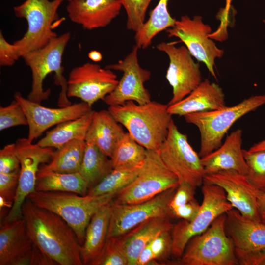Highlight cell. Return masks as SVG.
I'll return each instance as SVG.
<instances>
[{"mask_svg": "<svg viewBox=\"0 0 265 265\" xmlns=\"http://www.w3.org/2000/svg\"><path fill=\"white\" fill-rule=\"evenodd\" d=\"M28 125L24 109L15 99L6 106H0V130L19 126Z\"/></svg>", "mask_w": 265, "mask_h": 265, "instance_id": "cell-37", "label": "cell"}, {"mask_svg": "<svg viewBox=\"0 0 265 265\" xmlns=\"http://www.w3.org/2000/svg\"><path fill=\"white\" fill-rule=\"evenodd\" d=\"M258 210L261 221L265 223V191L259 197Z\"/></svg>", "mask_w": 265, "mask_h": 265, "instance_id": "cell-46", "label": "cell"}, {"mask_svg": "<svg viewBox=\"0 0 265 265\" xmlns=\"http://www.w3.org/2000/svg\"><path fill=\"white\" fill-rule=\"evenodd\" d=\"M85 147V140L71 141L55 150L50 161L41 165L39 169L64 173L79 172Z\"/></svg>", "mask_w": 265, "mask_h": 265, "instance_id": "cell-29", "label": "cell"}, {"mask_svg": "<svg viewBox=\"0 0 265 265\" xmlns=\"http://www.w3.org/2000/svg\"><path fill=\"white\" fill-rule=\"evenodd\" d=\"M35 245L23 217L0 222V265H31Z\"/></svg>", "mask_w": 265, "mask_h": 265, "instance_id": "cell-19", "label": "cell"}, {"mask_svg": "<svg viewBox=\"0 0 265 265\" xmlns=\"http://www.w3.org/2000/svg\"><path fill=\"white\" fill-rule=\"evenodd\" d=\"M221 187L233 208L247 218L261 221L258 200L261 193L251 185L246 175L233 170L206 174L204 181Z\"/></svg>", "mask_w": 265, "mask_h": 265, "instance_id": "cell-18", "label": "cell"}, {"mask_svg": "<svg viewBox=\"0 0 265 265\" xmlns=\"http://www.w3.org/2000/svg\"><path fill=\"white\" fill-rule=\"evenodd\" d=\"M121 124L107 110L94 111L85 141L92 142L111 158L117 144L124 135Z\"/></svg>", "mask_w": 265, "mask_h": 265, "instance_id": "cell-26", "label": "cell"}, {"mask_svg": "<svg viewBox=\"0 0 265 265\" xmlns=\"http://www.w3.org/2000/svg\"><path fill=\"white\" fill-rule=\"evenodd\" d=\"M158 152L166 166L177 177L179 183L186 182L197 187L202 185L205 173L201 158L190 145L187 136L179 131L173 119Z\"/></svg>", "mask_w": 265, "mask_h": 265, "instance_id": "cell-10", "label": "cell"}, {"mask_svg": "<svg viewBox=\"0 0 265 265\" xmlns=\"http://www.w3.org/2000/svg\"><path fill=\"white\" fill-rule=\"evenodd\" d=\"M196 188L186 182L179 183L169 204L171 211L195 199Z\"/></svg>", "mask_w": 265, "mask_h": 265, "instance_id": "cell-41", "label": "cell"}, {"mask_svg": "<svg viewBox=\"0 0 265 265\" xmlns=\"http://www.w3.org/2000/svg\"><path fill=\"white\" fill-rule=\"evenodd\" d=\"M122 6L118 0H74L68 2L66 10L72 22L93 30L108 25Z\"/></svg>", "mask_w": 265, "mask_h": 265, "instance_id": "cell-20", "label": "cell"}, {"mask_svg": "<svg viewBox=\"0 0 265 265\" xmlns=\"http://www.w3.org/2000/svg\"><path fill=\"white\" fill-rule=\"evenodd\" d=\"M263 22L264 23H265V20H263Z\"/></svg>", "mask_w": 265, "mask_h": 265, "instance_id": "cell-50", "label": "cell"}, {"mask_svg": "<svg viewBox=\"0 0 265 265\" xmlns=\"http://www.w3.org/2000/svg\"><path fill=\"white\" fill-rule=\"evenodd\" d=\"M226 215V232L235 249L249 251L265 247V223L245 217L234 208Z\"/></svg>", "mask_w": 265, "mask_h": 265, "instance_id": "cell-23", "label": "cell"}, {"mask_svg": "<svg viewBox=\"0 0 265 265\" xmlns=\"http://www.w3.org/2000/svg\"><path fill=\"white\" fill-rule=\"evenodd\" d=\"M232 1V0H226L225 7L218 13V19L220 21V23L217 30L220 32H227V28L229 23L228 15Z\"/></svg>", "mask_w": 265, "mask_h": 265, "instance_id": "cell-44", "label": "cell"}, {"mask_svg": "<svg viewBox=\"0 0 265 265\" xmlns=\"http://www.w3.org/2000/svg\"><path fill=\"white\" fill-rule=\"evenodd\" d=\"M225 95L219 85L208 79L182 100L168 105L171 115L180 116L198 112L211 111L226 106Z\"/></svg>", "mask_w": 265, "mask_h": 265, "instance_id": "cell-24", "label": "cell"}, {"mask_svg": "<svg viewBox=\"0 0 265 265\" xmlns=\"http://www.w3.org/2000/svg\"><path fill=\"white\" fill-rule=\"evenodd\" d=\"M157 48L169 58L166 78L172 88V97L168 104L171 105L185 98L202 82L200 65L185 46L177 47L172 42H162Z\"/></svg>", "mask_w": 265, "mask_h": 265, "instance_id": "cell-16", "label": "cell"}, {"mask_svg": "<svg viewBox=\"0 0 265 265\" xmlns=\"http://www.w3.org/2000/svg\"><path fill=\"white\" fill-rule=\"evenodd\" d=\"M89 58L94 62H99L101 60L102 55L101 53L96 51H92L88 53Z\"/></svg>", "mask_w": 265, "mask_h": 265, "instance_id": "cell-47", "label": "cell"}, {"mask_svg": "<svg viewBox=\"0 0 265 265\" xmlns=\"http://www.w3.org/2000/svg\"><path fill=\"white\" fill-rule=\"evenodd\" d=\"M110 202L94 214L86 228L84 241L80 249L83 265H91L106 244L111 214Z\"/></svg>", "mask_w": 265, "mask_h": 265, "instance_id": "cell-25", "label": "cell"}, {"mask_svg": "<svg viewBox=\"0 0 265 265\" xmlns=\"http://www.w3.org/2000/svg\"><path fill=\"white\" fill-rule=\"evenodd\" d=\"M16 153L20 163L18 187L13 206L1 222H9L23 218L22 205L35 190L37 174L41 165L48 163L54 149L34 144L27 138H19L15 142Z\"/></svg>", "mask_w": 265, "mask_h": 265, "instance_id": "cell-12", "label": "cell"}, {"mask_svg": "<svg viewBox=\"0 0 265 265\" xmlns=\"http://www.w3.org/2000/svg\"><path fill=\"white\" fill-rule=\"evenodd\" d=\"M264 105L265 94L255 95L233 106L184 116L187 123L194 125L199 131L200 157L202 158L217 149L230 128L238 120Z\"/></svg>", "mask_w": 265, "mask_h": 265, "instance_id": "cell-6", "label": "cell"}, {"mask_svg": "<svg viewBox=\"0 0 265 265\" xmlns=\"http://www.w3.org/2000/svg\"><path fill=\"white\" fill-rule=\"evenodd\" d=\"M94 111L79 118L56 125L47 132L37 144L41 147L58 149L73 140H85Z\"/></svg>", "mask_w": 265, "mask_h": 265, "instance_id": "cell-27", "label": "cell"}, {"mask_svg": "<svg viewBox=\"0 0 265 265\" xmlns=\"http://www.w3.org/2000/svg\"><path fill=\"white\" fill-rule=\"evenodd\" d=\"M166 31L169 37L180 39L192 56L204 63L211 74L216 79L215 60L222 56L224 51L209 37L211 27L203 22L201 16L197 15L191 19L187 15L183 16Z\"/></svg>", "mask_w": 265, "mask_h": 265, "instance_id": "cell-13", "label": "cell"}, {"mask_svg": "<svg viewBox=\"0 0 265 265\" xmlns=\"http://www.w3.org/2000/svg\"><path fill=\"white\" fill-rule=\"evenodd\" d=\"M168 107V104L156 101L138 104L129 101L109 106L108 110L137 143L147 150L158 151L167 136L172 120Z\"/></svg>", "mask_w": 265, "mask_h": 265, "instance_id": "cell-3", "label": "cell"}, {"mask_svg": "<svg viewBox=\"0 0 265 265\" xmlns=\"http://www.w3.org/2000/svg\"><path fill=\"white\" fill-rule=\"evenodd\" d=\"M143 163L134 166L114 168L99 184L89 189L87 195L97 196L106 194H116L136 178L141 169Z\"/></svg>", "mask_w": 265, "mask_h": 265, "instance_id": "cell-32", "label": "cell"}, {"mask_svg": "<svg viewBox=\"0 0 265 265\" xmlns=\"http://www.w3.org/2000/svg\"><path fill=\"white\" fill-rule=\"evenodd\" d=\"M67 0L69 2V1H72V0Z\"/></svg>", "mask_w": 265, "mask_h": 265, "instance_id": "cell-49", "label": "cell"}, {"mask_svg": "<svg viewBox=\"0 0 265 265\" xmlns=\"http://www.w3.org/2000/svg\"><path fill=\"white\" fill-rule=\"evenodd\" d=\"M115 195H80L69 192L35 190L27 198L35 205L54 212L64 220L73 229L82 246L92 216L109 203Z\"/></svg>", "mask_w": 265, "mask_h": 265, "instance_id": "cell-4", "label": "cell"}, {"mask_svg": "<svg viewBox=\"0 0 265 265\" xmlns=\"http://www.w3.org/2000/svg\"><path fill=\"white\" fill-rule=\"evenodd\" d=\"M200 205L194 199L186 204L178 207L171 211L173 217L191 221L194 219L198 212Z\"/></svg>", "mask_w": 265, "mask_h": 265, "instance_id": "cell-43", "label": "cell"}, {"mask_svg": "<svg viewBox=\"0 0 265 265\" xmlns=\"http://www.w3.org/2000/svg\"><path fill=\"white\" fill-rule=\"evenodd\" d=\"M263 150H265V139L255 144L248 150L250 152H254Z\"/></svg>", "mask_w": 265, "mask_h": 265, "instance_id": "cell-48", "label": "cell"}, {"mask_svg": "<svg viewBox=\"0 0 265 265\" xmlns=\"http://www.w3.org/2000/svg\"><path fill=\"white\" fill-rule=\"evenodd\" d=\"M119 80L112 70L86 62L73 68L67 80L68 98L80 99L92 107L112 92Z\"/></svg>", "mask_w": 265, "mask_h": 265, "instance_id": "cell-15", "label": "cell"}, {"mask_svg": "<svg viewBox=\"0 0 265 265\" xmlns=\"http://www.w3.org/2000/svg\"><path fill=\"white\" fill-rule=\"evenodd\" d=\"M65 0H26L14 7L15 15L25 19L27 29L24 35L9 43L0 32V65L11 66L25 54L47 45L57 36L53 24L59 20L58 10Z\"/></svg>", "mask_w": 265, "mask_h": 265, "instance_id": "cell-2", "label": "cell"}, {"mask_svg": "<svg viewBox=\"0 0 265 265\" xmlns=\"http://www.w3.org/2000/svg\"><path fill=\"white\" fill-rule=\"evenodd\" d=\"M170 218H150L115 238V242L126 257L128 265H136L137 258L144 247L159 234L172 230L174 224Z\"/></svg>", "mask_w": 265, "mask_h": 265, "instance_id": "cell-21", "label": "cell"}, {"mask_svg": "<svg viewBox=\"0 0 265 265\" xmlns=\"http://www.w3.org/2000/svg\"><path fill=\"white\" fill-rule=\"evenodd\" d=\"M171 231H166L159 234L150 242L156 261L167 260L172 255Z\"/></svg>", "mask_w": 265, "mask_h": 265, "instance_id": "cell-39", "label": "cell"}, {"mask_svg": "<svg viewBox=\"0 0 265 265\" xmlns=\"http://www.w3.org/2000/svg\"><path fill=\"white\" fill-rule=\"evenodd\" d=\"M89 190L87 181L80 172L59 173L39 169L35 190L62 191L86 195Z\"/></svg>", "mask_w": 265, "mask_h": 265, "instance_id": "cell-28", "label": "cell"}, {"mask_svg": "<svg viewBox=\"0 0 265 265\" xmlns=\"http://www.w3.org/2000/svg\"><path fill=\"white\" fill-rule=\"evenodd\" d=\"M147 149L125 132L115 146L111 159L114 168L142 164L146 157Z\"/></svg>", "mask_w": 265, "mask_h": 265, "instance_id": "cell-33", "label": "cell"}, {"mask_svg": "<svg viewBox=\"0 0 265 265\" xmlns=\"http://www.w3.org/2000/svg\"><path fill=\"white\" fill-rule=\"evenodd\" d=\"M21 212L32 240L45 254L58 265H83L81 246L73 229L60 216L27 197Z\"/></svg>", "mask_w": 265, "mask_h": 265, "instance_id": "cell-1", "label": "cell"}, {"mask_svg": "<svg viewBox=\"0 0 265 265\" xmlns=\"http://www.w3.org/2000/svg\"><path fill=\"white\" fill-rule=\"evenodd\" d=\"M177 187L140 203L120 204L112 200L107 238L118 237L150 218L173 217L169 204Z\"/></svg>", "mask_w": 265, "mask_h": 265, "instance_id": "cell-11", "label": "cell"}, {"mask_svg": "<svg viewBox=\"0 0 265 265\" xmlns=\"http://www.w3.org/2000/svg\"><path fill=\"white\" fill-rule=\"evenodd\" d=\"M20 171V168L10 173L0 172V220L8 214L15 201Z\"/></svg>", "mask_w": 265, "mask_h": 265, "instance_id": "cell-35", "label": "cell"}, {"mask_svg": "<svg viewBox=\"0 0 265 265\" xmlns=\"http://www.w3.org/2000/svg\"><path fill=\"white\" fill-rule=\"evenodd\" d=\"M85 141L84 154L79 172L87 181L89 189L106 177L113 167L111 159L96 145L91 141Z\"/></svg>", "mask_w": 265, "mask_h": 265, "instance_id": "cell-30", "label": "cell"}, {"mask_svg": "<svg viewBox=\"0 0 265 265\" xmlns=\"http://www.w3.org/2000/svg\"><path fill=\"white\" fill-rule=\"evenodd\" d=\"M156 261L149 243L140 252L136 265H146L151 263H156Z\"/></svg>", "mask_w": 265, "mask_h": 265, "instance_id": "cell-45", "label": "cell"}, {"mask_svg": "<svg viewBox=\"0 0 265 265\" xmlns=\"http://www.w3.org/2000/svg\"><path fill=\"white\" fill-rule=\"evenodd\" d=\"M179 184L177 177L166 166L158 151L147 150L139 173L131 184L116 194L112 201L120 204L140 203Z\"/></svg>", "mask_w": 265, "mask_h": 265, "instance_id": "cell-9", "label": "cell"}, {"mask_svg": "<svg viewBox=\"0 0 265 265\" xmlns=\"http://www.w3.org/2000/svg\"><path fill=\"white\" fill-rule=\"evenodd\" d=\"M28 121L27 139L31 142L41 136L51 127L60 123L81 117L92 111V107L84 102L59 108H49L41 104L24 98L21 93H14Z\"/></svg>", "mask_w": 265, "mask_h": 265, "instance_id": "cell-17", "label": "cell"}, {"mask_svg": "<svg viewBox=\"0 0 265 265\" xmlns=\"http://www.w3.org/2000/svg\"><path fill=\"white\" fill-rule=\"evenodd\" d=\"M138 49L136 45L134 46L132 51L123 60L106 66L112 70L123 72L122 77L114 90L103 99L109 106L122 105L129 101L138 104L151 101L150 94L144 86V83L150 79L151 73L140 65Z\"/></svg>", "mask_w": 265, "mask_h": 265, "instance_id": "cell-14", "label": "cell"}, {"mask_svg": "<svg viewBox=\"0 0 265 265\" xmlns=\"http://www.w3.org/2000/svg\"><path fill=\"white\" fill-rule=\"evenodd\" d=\"M20 168L15 143L5 145L0 150V172L10 173Z\"/></svg>", "mask_w": 265, "mask_h": 265, "instance_id": "cell-40", "label": "cell"}, {"mask_svg": "<svg viewBox=\"0 0 265 265\" xmlns=\"http://www.w3.org/2000/svg\"><path fill=\"white\" fill-rule=\"evenodd\" d=\"M248 167L246 175L251 185L260 193L265 191V150L250 152L243 149Z\"/></svg>", "mask_w": 265, "mask_h": 265, "instance_id": "cell-34", "label": "cell"}, {"mask_svg": "<svg viewBox=\"0 0 265 265\" xmlns=\"http://www.w3.org/2000/svg\"><path fill=\"white\" fill-rule=\"evenodd\" d=\"M235 252L240 265H265V247L249 251L235 249Z\"/></svg>", "mask_w": 265, "mask_h": 265, "instance_id": "cell-42", "label": "cell"}, {"mask_svg": "<svg viewBox=\"0 0 265 265\" xmlns=\"http://www.w3.org/2000/svg\"><path fill=\"white\" fill-rule=\"evenodd\" d=\"M242 131L238 129L227 136L217 149L201 158L205 174L220 171L233 170L246 175L248 167L242 146Z\"/></svg>", "mask_w": 265, "mask_h": 265, "instance_id": "cell-22", "label": "cell"}, {"mask_svg": "<svg viewBox=\"0 0 265 265\" xmlns=\"http://www.w3.org/2000/svg\"><path fill=\"white\" fill-rule=\"evenodd\" d=\"M203 200L198 212L191 221L182 219L171 231L172 255L179 259L193 237L205 232L219 215L233 209L220 186L203 182Z\"/></svg>", "mask_w": 265, "mask_h": 265, "instance_id": "cell-8", "label": "cell"}, {"mask_svg": "<svg viewBox=\"0 0 265 265\" xmlns=\"http://www.w3.org/2000/svg\"><path fill=\"white\" fill-rule=\"evenodd\" d=\"M169 0H159L151 12L149 18L135 32V45L145 49L152 43L154 37L160 32L173 26L176 21L170 15L167 5Z\"/></svg>", "mask_w": 265, "mask_h": 265, "instance_id": "cell-31", "label": "cell"}, {"mask_svg": "<svg viewBox=\"0 0 265 265\" xmlns=\"http://www.w3.org/2000/svg\"><path fill=\"white\" fill-rule=\"evenodd\" d=\"M91 265H128V262L115 238H110L107 239L102 252Z\"/></svg>", "mask_w": 265, "mask_h": 265, "instance_id": "cell-38", "label": "cell"}, {"mask_svg": "<svg viewBox=\"0 0 265 265\" xmlns=\"http://www.w3.org/2000/svg\"><path fill=\"white\" fill-rule=\"evenodd\" d=\"M70 38V32L64 33L53 39L44 47L22 56L25 63L31 71V89L27 96L29 100L41 104L49 98L51 89L44 90L43 81L49 74L53 72L55 83L61 88L58 106L65 107L72 104L67 95V80L62 74L64 68L62 66V56Z\"/></svg>", "mask_w": 265, "mask_h": 265, "instance_id": "cell-5", "label": "cell"}, {"mask_svg": "<svg viewBox=\"0 0 265 265\" xmlns=\"http://www.w3.org/2000/svg\"><path fill=\"white\" fill-rule=\"evenodd\" d=\"M226 213L203 233L192 238L175 265H238L233 240L225 230Z\"/></svg>", "mask_w": 265, "mask_h": 265, "instance_id": "cell-7", "label": "cell"}, {"mask_svg": "<svg viewBox=\"0 0 265 265\" xmlns=\"http://www.w3.org/2000/svg\"><path fill=\"white\" fill-rule=\"evenodd\" d=\"M118 0L126 12L127 28L136 32L145 22L146 11L152 0Z\"/></svg>", "mask_w": 265, "mask_h": 265, "instance_id": "cell-36", "label": "cell"}]
</instances>
